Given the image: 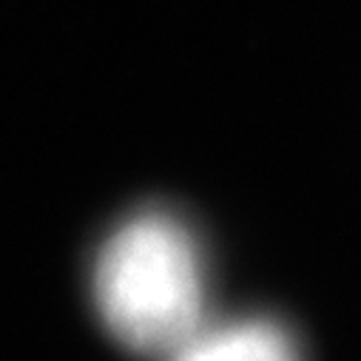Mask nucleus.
Returning <instances> with one entry per match:
<instances>
[{"label":"nucleus","mask_w":361,"mask_h":361,"mask_svg":"<svg viewBox=\"0 0 361 361\" xmlns=\"http://www.w3.org/2000/svg\"><path fill=\"white\" fill-rule=\"evenodd\" d=\"M92 290L109 333L142 355L168 358L208 322L202 247L171 211H137L106 236Z\"/></svg>","instance_id":"1"},{"label":"nucleus","mask_w":361,"mask_h":361,"mask_svg":"<svg viewBox=\"0 0 361 361\" xmlns=\"http://www.w3.org/2000/svg\"><path fill=\"white\" fill-rule=\"evenodd\" d=\"M165 361H305L296 336L267 316L205 322Z\"/></svg>","instance_id":"2"}]
</instances>
